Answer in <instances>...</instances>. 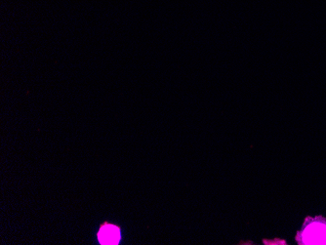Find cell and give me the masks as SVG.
Returning <instances> with one entry per match:
<instances>
[{"mask_svg": "<svg viewBox=\"0 0 326 245\" xmlns=\"http://www.w3.org/2000/svg\"><path fill=\"white\" fill-rule=\"evenodd\" d=\"M301 244H326V220L310 219L306 222L302 231L298 234Z\"/></svg>", "mask_w": 326, "mask_h": 245, "instance_id": "cell-1", "label": "cell"}, {"mask_svg": "<svg viewBox=\"0 0 326 245\" xmlns=\"http://www.w3.org/2000/svg\"><path fill=\"white\" fill-rule=\"evenodd\" d=\"M99 238L103 244H116L119 241L120 234L115 227L108 226L102 229L99 234Z\"/></svg>", "mask_w": 326, "mask_h": 245, "instance_id": "cell-2", "label": "cell"}]
</instances>
